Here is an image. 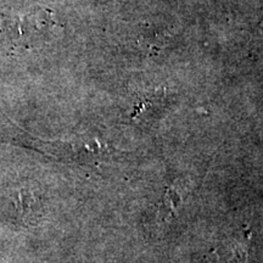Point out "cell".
Instances as JSON below:
<instances>
[{
  "label": "cell",
  "instance_id": "obj_1",
  "mask_svg": "<svg viewBox=\"0 0 263 263\" xmlns=\"http://www.w3.org/2000/svg\"><path fill=\"white\" fill-rule=\"evenodd\" d=\"M32 14L0 16V44L11 50L31 47L37 41L41 24Z\"/></svg>",
  "mask_w": 263,
  "mask_h": 263
},
{
  "label": "cell",
  "instance_id": "obj_2",
  "mask_svg": "<svg viewBox=\"0 0 263 263\" xmlns=\"http://www.w3.org/2000/svg\"><path fill=\"white\" fill-rule=\"evenodd\" d=\"M183 200L182 192L178 185H171L166 190V194L163 195L162 205H161V216L164 219H168L172 217L174 212L177 211L178 206Z\"/></svg>",
  "mask_w": 263,
  "mask_h": 263
}]
</instances>
